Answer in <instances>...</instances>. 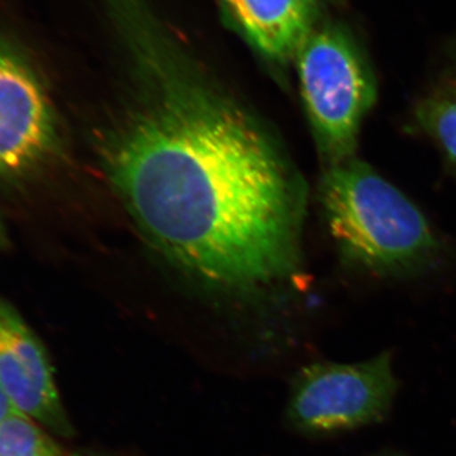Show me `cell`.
<instances>
[{
	"mask_svg": "<svg viewBox=\"0 0 456 456\" xmlns=\"http://www.w3.org/2000/svg\"><path fill=\"white\" fill-rule=\"evenodd\" d=\"M17 412L5 393L0 388V422L4 421L12 413Z\"/></svg>",
	"mask_w": 456,
	"mask_h": 456,
	"instance_id": "10",
	"label": "cell"
},
{
	"mask_svg": "<svg viewBox=\"0 0 456 456\" xmlns=\"http://www.w3.org/2000/svg\"><path fill=\"white\" fill-rule=\"evenodd\" d=\"M395 391L391 354L354 364L316 362L294 380L288 417L311 434L351 430L382 419Z\"/></svg>",
	"mask_w": 456,
	"mask_h": 456,
	"instance_id": "4",
	"label": "cell"
},
{
	"mask_svg": "<svg viewBox=\"0 0 456 456\" xmlns=\"http://www.w3.org/2000/svg\"><path fill=\"white\" fill-rule=\"evenodd\" d=\"M299 82L318 146L332 164L353 158L375 80L344 27H316L297 53Z\"/></svg>",
	"mask_w": 456,
	"mask_h": 456,
	"instance_id": "3",
	"label": "cell"
},
{
	"mask_svg": "<svg viewBox=\"0 0 456 456\" xmlns=\"http://www.w3.org/2000/svg\"><path fill=\"white\" fill-rule=\"evenodd\" d=\"M227 20L255 50L274 61L297 55L316 28L320 0H221Z\"/></svg>",
	"mask_w": 456,
	"mask_h": 456,
	"instance_id": "7",
	"label": "cell"
},
{
	"mask_svg": "<svg viewBox=\"0 0 456 456\" xmlns=\"http://www.w3.org/2000/svg\"><path fill=\"white\" fill-rule=\"evenodd\" d=\"M417 118L456 169V88L425 99L417 108Z\"/></svg>",
	"mask_w": 456,
	"mask_h": 456,
	"instance_id": "9",
	"label": "cell"
},
{
	"mask_svg": "<svg viewBox=\"0 0 456 456\" xmlns=\"http://www.w3.org/2000/svg\"><path fill=\"white\" fill-rule=\"evenodd\" d=\"M321 200L342 254L362 268L398 274L436 253L421 211L362 161L332 164L321 184Z\"/></svg>",
	"mask_w": 456,
	"mask_h": 456,
	"instance_id": "2",
	"label": "cell"
},
{
	"mask_svg": "<svg viewBox=\"0 0 456 456\" xmlns=\"http://www.w3.org/2000/svg\"><path fill=\"white\" fill-rule=\"evenodd\" d=\"M117 20L146 82L104 146L132 215L204 281L245 292L284 278L296 259L298 198L274 146L179 62L142 4Z\"/></svg>",
	"mask_w": 456,
	"mask_h": 456,
	"instance_id": "1",
	"label": "cell"
},
{
	"mask_svg": "<svg viewBox=\"0 0 456 456\" xmlns=\"http://www.w3.org/2000/svg\"><path fill=\"white\" fill-rule=\"evenodd\" d=\"M8 245V232L5 224L0 220V251L4 250Z\"/></svg>",
	"mask_w": 456,
	"mask_h": 456,
	"instance_id": "11",
	"label": "cell"
},
{
	"mask_svg": "<svg viewBox=\"0 0 456 456\" xmlns=\"http://www.w3.org/2000/svg\"><path fill=\"white\" fill-rule=\"evenodd\" d=\"M71 456H86V455L77 454V455H71Z\"/></svg>",
	"mask_w": 456,
	"mask_h": 456,
	"instance_id": "12",
	"label": "cell"
},
{
	"mask_svg": "<svg viewBox=\"0 0 456 456\" xmlns=\"http://www.w3.org/2000/svg\"><path fill=\"white\" fill-rule=\"evenodd\" d=\"M56 113L29 60L0 40V184L20 187L55 158Z\"/></svg>",
	"mask_w": 456,
	"mask_h": 456,
	"instance_id": "5",
	"label": "cell"
},
{
	"mask_svg": "<svg viewBox=\"0 0 456 456\" xmlns=\"http://www.w3.org/2000/svg\"><path fill=\"white\" fill-rule=\"evenodd\" d=\"M0 388L17 412L60 436L73 434L40 338L20 312L0 298Z\"/></svg>",
	"mask_w": 456,
	"mask_h": 456,
	"instance_id": "6",
	"label": "cell"
},
{
	"mask_svg": "<svg viewBox=\"0 0 456 456\" xmlns=\"http://www.w3.org/2000/svg\"><path fill=\"white\" fill-rule=\"evenodd\" d=\"M0 456H62L42 426L20 412L0 422Z\"/></svg>",
	"mask_w": 456,
	"mask_h": 456,
	"instance_id": "8",
	"label": "cell"
}]
</instances>
